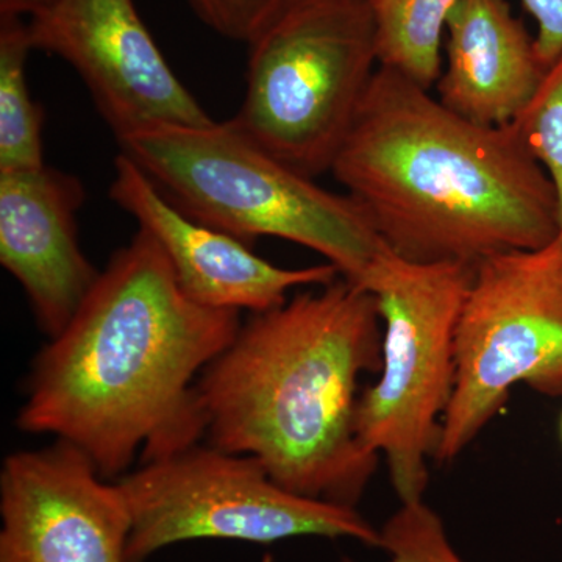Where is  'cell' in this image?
Here are the masks:
<instances>
[{
  "label": "cell",
  "mask_w": 562,
  "mask_h": 562,
  "mask_svg": "<svg viewBox=\"0 0 562 562\" xmlns=\"http://www.w3.org/2000/svg\"><path fill=\"white\" fill-rule=\"evenodd\" d=\"M454 390L435 458L450 462L486 428L516 384L562 397V235L475 266L454 335Z\"/></svg>",
  "instance_id": "cell-8"
},
{
  "label": "cell",
  "mask_w": 562,
  "mask_h": 562,
  "mask_svg": "<svg viewBox=\"0 0 562 562\" xmlns=\"http://www.w3.org/2000/svg\"><path fill=\"white\" fill-rule=\"evenodd\" d=\"M32 50L29 22L0 16V172L46 166L44 111L33 101L25 76Z\"/></svg>",
  "instance_id": "cell-15"
},
{
  "label": "cell",
  "mask_w": 562,
  "mask_h": 562,
  "mask_svg": "<svg viewBox=\"0 0 562 562\" xmlns=\"http://www.w3.org/2000/svg\"><path fill=\"white\" fill-rule=\"evenodd\" d=\"M57 2L58 0H0V16H27L31 20Z\"/></svg>",
  "instance_id": "cell-20"
},
{
  "label": "cell",
  "mask_w": 562,
  "mask_h": 562,
  "mask_svg": "<svg viewBox=\"0 0 562 562\" xmlns=\"http://www.w3.org/2000/svg\"><path fill=\"white\" fill-rule=\"evenodd\" d=\"M443 47L439 101L484 127L516 122L549 70L506 0H461L447 22Z\"/></svg>",
  "instance_id": "cell-13"
},
{
  "label": "cell",
  "mask_w": 562,
  "mask_h": 562,
  "mask_svg": "<svg viewBox=\"0 0 562 562\" xmlns=\"http://www.w3.org/2000/svg\"><path fill=\"white\" fill-rule=\"evenodd\" d=\"M241 313L184 294L165 251L136 232L65 330L36 355L18 413L21 431L87 454L106 480L205 438L195 383L227 349Z\"/></svg>",
  "instance_id": "cell-1"
},
{
  "label": "cell",
  "mask_w": 562,
  "mask_h": 562,
  "mask_svg": "<svg viewBox=\"0 0 562 562\" xmlns=\"http://www.w3.org/2000/svg\"><path fill=\"white\" fill-rule=\"evenodd\" d=\"M110 198L158 243L184 294L206 308L265 313L283 305L294 288L325 286L341 277L330 262L280 268L241 239L192 220L121 151Z\"/></svg>",
  "instance_id": "cell-11"
},
{
  "label": "cell",
  "mask_w": 562,
  "mask_h": 562,
  "mask_svg": "<svg viewBox=\"0 0 562 562\" xmlns=\"http://www.w3.org/2000/svg\"><path fill=\"white\" fill-rule=\"evenodd\" d=\"M379 63L368 0H288L249 43L233 125L295 171L331 172Z\"/></svg>",
  "instance_id": "cell-5"
},
{
  "label": "cell",
  "mask_w": 562,
  "mask_h": 562,
  "mask_svg": "<svg viewBox=\"0 0 562 562\" xmlns=\"http://www.w3.org/2000/svg\"><path fill=\"white\" fill-rule=\"evenodd\" d=\"M560 438H561V442H562V414H561V419H560Z\"/></svg>",
  "instance_id": "cell-21"
},
{
  "label": "cell",
  "mask_w": 562,
  "mask_h": 562,
  "mask_svg": "<svg viewBox=\"0 0 562 562\" xmlns=\"http://www.w3.org/2000/svg\"><path fill=\"white\" fill-rule=\"evenodd\" d=\"M85 199L79 177L47 165L0 172V265L21 284L47 339L65 330L101 276L79 243Z\"/></svg>",
  "instance_id": "cell-12"
},
{
  "label": "cell",
  "mask_w": 562,
  "mask_h": 562,
  "mask_svg": "<svg viewBox=\"0 0 562 562\" xmlns=\"http://www.w3.org/2000/svg\"><path fill=\"white\" fill-rule=\"evenodd\" d=\"M331 173L408 261L476 266L560 236L552 181L513 125L464 120L383 66Z\"/></svg>",
  "instance_id": "cell-2"
},
{
  "label": "cell",
  "mask_w": 562,
  "mask_h": 562,
  "mask_svg": "<svg viewBox=\"0 0 562 562\" xmlns=\"http://www.w3.org/2000/svg\"><path fill=\"white\" fill-rule=\"evenodd\" d=\"M512 125L552 181L562 235V58L550 66L535 98Z\"/></svg>",
  "instance_id": "cell-16"
},
{
  "label": "cell",
  "mask_w": 562,
  "mask_h": 562,
  "mask_svg": "<svg viewBox=\"0 0 562 562\" xmlns=\"http://www.w3.org/2000/svg\"><path fill=\"white\" fill-rule=\"evenodd\" d=\"M538 24L536 50L547 69L562 58V0H522Z\"/></svg>",
  "instance_id": "cell-19"
},
{
  "label": "cell",
  "mask_w": 562,
  "mask_h": 562,
  "mask_svg": "<svg viewBox=\"0 0 562 562\" xmlns=\"http://www.w3.org/2000/svg\"><path fill=\"white\" fill-rule=\"evenodd\" d=\"M383 68L431 91L442 72L447 22L461 0H368Z\"/></svg>",
  "instance_id": "cell-14"
},
{
  "label": "cell",
  "mask_w": 562,
  "mask_h": 562,
  "mask_svg": "<svg viewBox=\"0 0 562 562\" xmlns=\"http://www.w3.org/2000/svg\"><path fill=\"white\" fill-rule=\"evenodd\" d=\"M117 143L177 209L249 246L260 238L299 244L360 288L386 250L360 203L284 165L232 121L161 125Z\"/></svg>",
  "instance_id": "cell-4"
},
{
  "label": "cell",
  "mask_w": 562,
  "mask_h": 562,
  "mask_svg": "<svg viewBox=\"0 0 562 562\" xmlns=\"http://www.w3.org/2000/svg\"><path fill=\"white\" fill-rule=\"evenodd\" d=\"M29 22L33 50L76 69L116 139L210 114L176 76L133 0H58Z\"/></svg>",
  "instance_id": "cell-9"
},
{
  "label": "cell",
  "mask_w": 562,
  "mask_h": 562,
  "mask_svg": "<svg viewBox=\"0 0 562 562\" xmlns=\"http://www.w3.org/2000/svg\"><path fill=\"white\" fill-rule=\"evenodd\" d=\"M114 483L131 514L127 562L202 539L276 543L316 536L380 549V528L358 508L284 490L257 458L210 443L144 462Z\"/></svg>",
  "instance_id": "cell-7"
},
{
  "label": "cell",
  "mask_w": 562,
  "mask_h": 562,
  "mask_svg": "<svg viewBox=\"0 0 562 562\" xmlns=\"http://www.w3.org/2000/svg\"><path fill=\"white\" fill-rule=\"evenodd\" d=\"M0 520V562H127L124 495L68 442L5 458Z\"/></svg>",
  "instance_id": "cell-10"
},
{
  "label": "cell",
  "mask_w": 562,
  "mask_h": 562,
  "mask_svg": "<svg viewBox=\"0 0 562 562\" xmlns=\"http://www.w3.org/2000/svg\"><path fill=\"white\" fill-rule=\"evenodd\" d=\"M475 266L414 262L383 251L362 290L383 324L382 371L358 398L355 428L383 454L401 503L424 501L454 390V335Z\"/></svg>",
  "instance_id": "cell-6"
},
{
  "label": "cell",
  "mask_w": 562,
  "mask_h": 562,
  "mask_svg": "<svg viewBox=\"0 0 562 562\" xmlns=\"http://www.w3.org/2000/svg\"><path fill=\"white\" fill-rule=\"evenodd\" d=\"M380 549L386 552V562H465L450 542L441 516L424 501L402 503L380 528Z\"/></svg>",
  "instance_id": "cell-17"
},
{
  "label": "cell",
  "mask_w": 562,
  "mask_h": 562,
  "mask_svg": "<svg viewBox=\"0 0 562 562\" xmlns=\"http://www.w3.org/2000/svg\"><path fill=\"white\" fill-rule=\"evenodd\" d=\"M382 349L376 299L344 277L251 314L195 383L205 438L284 490L358 508L380 460L355 428L358 382Z\"/></svg>",
  "instance_id": "cell-3"
},
{
  "label": "cell",
  "mask_w": 562,
  "mask_h": 562,
  "mask_svg": "<svg viewBox=\"0 0 562 562\" xmlns=\"http://www.w3.org/2000/svg\"><path fill=\"white\" fill-rule=\"evenodd\" d=\"M199 20L217 35L249 44L288 0H187Z\"/></svg>",
  "instance_id": "cell-18"
}]
</instances>
